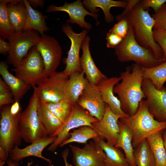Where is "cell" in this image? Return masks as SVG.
<instances>
[{
    "mask_svg": "<svg viewBox=\"0 0 166 166\" xmlns=\"http://www.w3.org/2000/svg\"><path fill=\"white\" fill-rule=\"evenodd\" d=\"M26 6L27 17L26 23L23 31L34 30L38 32L41 35L48 31L45 20L48 18L46 15H43L40 11L34 9L28 0H23Z\"/></svg>",
    "mask_w": 166,
    "mask_h": 166,
    "instance_id": "d4e9b609",
    "label": "cell"
},
{
    "mask_svg": "<svg viewBox=\"0 0 166 166\" xmlns=\"http://www.w3.org/2000/svg\"><path fill=\"white\" fill-rule=\"evenodd\" d=\"M40 53L45 66V77L56 72L61 58L62 48L53 37L44 34L35 46Z\"/></svg>",
    "mask_w": 166,
    "mask_h": 166,
    "instance_id": "8fae6325",
    "label": "cell"
},
{
    "mask_svg": "<svg viewBox=\"0 0 166 166\" xmlns=\"http://www.w3.org/2000/svg\"><path fill=\"white\" fill-rule=\"evenodd\" d=\"M154 21V29L166 30V3L164 4L156 12L152 15Z\"/></svg>",
    "mask_w": 166,
    "mask_h": 166,
    "instance_id": "d590c367",
    "label": "cell"
},
{
    "mask_svg": "<svg viewBox=\"0 0 166 166\" xmlns=\"http://www.w3.org/2000/svg\"><path fill=\"white\" fill-rule=\"evenodd\" d=\"M142 88L146 96L148 110L160 122L166 121V89H156L150 80L143 79Z\"/></svg>",
    "mask_w": 166,
    "mask_h": 166,
    "instance_id": "5bb4252c",
    "label": "cell"
},
{
    "mask_svg": "<svg viewBox=\"0 0 166 166\" xmlns=\"http://www.w3.org/2000/svg\"><path fill=\"white\" fill-rule=\"evenodd\" d=\"M99 121L77 103L74 105L71 114L64 123L56 139L48 147L47 150L54 153L58 146L70 137L69 133L70 130L84 126L92 127V123Z\"/></svg>",
    "mask_w": 166,
    "mask_h": 166,
    "instance_id": "30bf717a",
    "label": "cell"
},
{
    "mask_svg": "<svg viewBox=\"0 0 166 166\" xmlns=\"http://www.w3.org/2000/svg\"><path fill=\"white\" fill-rule=\"evenodd\" d=\"M45 103L48 109L64 123L70 116L75 105L67 98L56 103Z\"/></svg>",
    "mask_w": 166,
    "mask_h": 166,
    "instance_id": "d6a6232c",
    "label": "cell"
},
{
    "mask_svg": "<svg viewBox=\"0 0 166 166\" xmlns=\"http://www.w3.org/2000/svg\"><path fill=\"white\" fill-rule=\"evenodd\" d=\"M133 156L136 166H156L154 156L146 139L134 149Z\"/></svg>",
    "mask_w": 166,
    "mask_h": 166,
    "instance_id": "f546056e",
    "label": "cell"
},
{
    "mask_svg": "<svg viewBox=\"0 0 166 166\" xmlns=\"http://www.w3.org/2000/svg\"><path fill=\"white\" fill-rule=\"evenodd\" d=\"M10 49V44L6 42L2 37H0V53L5 54L8 53Z\"/></svg>",
    "mask_w": 166,
    "mask_h": 166,
    "instance_id": "b9f144b4",
    "label": "cell"
},
{
    "mask_svg": "<svg viewBox=\"0 0 166 166\" xmlns=\"http://www.w3.org/2000/svg\"><path fill=\"white\" fill-rule=\"evenodd\" d=\"M69 150L68 149H65L62 153L61 156L64 160L65 166H70V164L67 161V157L69 154Z\"/></svg>",
    "mask_w": 166,
    "mask_h": 166,
    "instance_id": "f6af8a7d",
    "label": "cell"
},
{
    "mask_svg": "<svg viewBox=\"0 0 166 166\" xmlns=\"http://www.w3.org/2000/svg\"><path fill=\"white\" fill-rule=\"evenodd\" d=\"M119 120L131 130L133 148L152 134L166 129V121L160 122L156 120L150 113L147 102L144 99L140 102L138 109L134 115L121 118Z\"/></svg>",
    "mask_w": 166,
    "mask_h": 166,
    "instance_id": "3957f363",
    "label": "cell"
},
{
    "mask_svg": "<svg viewBox=\"0 0 166 166\" xmlns=\"http://www.w3.org/2000/svg\"><path fill=\"white\" fill-rule=\"evenodd\" d=\"M85 7L93 14H96L99 11L97 8H100L102 10L105 19L109 23L114 21V18L110 12L112 7L125 8L128 5V2L125 1H115L112 0H85L82 1Z\"/></svg>",
    "mask_w": 166,
    "mask_h": 166,
    "instance_id": "cb8c5ba5",
    "label": "cell"
},
{
    "mask_svg": "<svg viewBox=\"0 0 166 166\" xmlns=\"http://www.w3.org/2000/svg\"><path fill=\"white\" fill-rule=\"evenodd\" d=\"M77 103L87 110L92 117L99 121L102 119L105 110V104L97 86L92 84L88 80Z\"/></svg>",
    "mask_w": 166,
    "mask_h": 166,
    "instance_id": "9a60e30c",
    "label": "cell"
},
{
    "mask_svg": "<svg viewBox=\"0 0 166 166\" xmlns=\"http://www.w3.org/2000/svg\"><path fill=\"white\" fill-rule=\"evenodd\" d=\"M84 73L74 72L69 76L65 88L66 97L73 104H77L78 99L84 90L87 81Z\"/></svg>",
    "mask_w": 166,
    "mask_h": 166,
    "instance_id": "484cf974",
    "label": "cell"
},
{
    "mask_svg": "<svg viewBox=\"0 0 166 166\" xmlns=\"http://www.w3.org/2000/svg\"><path fill=\"white\" fill-rule=\"evenodd\" d=\"M57 137H46L38 139L23 148H20L18 146H15L10 152V159L18 162L25 158L34 156L46 161L52 165L51 160L44 157L42 152L45 148L54 141Z\"/></svg>",
    "mask_w": 166,
    "mask_h": 166,
    "instance_id": "ac0fdd59",
    "label": "cell"
},
{
    "mask_svg": "<svg viewBox=\"0 0 166 166\" xmlns=\"http://www.w3.org/2000/svg\"><path fill=\"white\" fill-rule=\"evenodd\" d=\"M69 76L63 71L55 72L45 78L34 88L39 99L46 103H56L66 98L65 88Z\"/></svg>",
    "mask_w": 166,
    "mask_h": 166,
    "instance_id": "ba28073f",
    "label": "cell"
},
{
    "mask_svg": "<svg viewBox=\"0 0 166 166\" xmlns=\"http://www.w3.org/2000/svg\"><path fill=\"white\" fill-rule=\"evenodd\" d=\"M120 132L115 147L121 148L130 166H136L134 161L132 142L133 135L131 130L119 120Z\"/></svg>",
    "mask_w": 166,
    "mask_h": 166,
    "instance_id": "4316f807",
    "label": "cell"
},
{
    "mask_svg": "<svg viewBox=\"0 0 166 166\" xmlns=\"http://www.w3.org/2000/svg\"><path fill=\"white\" fill-rule=\"evenodd\" d=\"M28 1L30 5L34 7H42L44 4V1L43 0H29Z\"/></svg>",
    "mask_w": 166,
    "mask_h": 166,
    "instance_id": "ee69618b",
    "label": "cell"
},
{
    "mask_svg": "<svg viewBox=\"0 0 166 166\" xmlns=\"http://www.w3.org/2000/svg\"><path fill=\"white\" fill-rule=\"evenodd\" d=\"M126 17L133 27L138 43L152 51L157 59L165 61L161 49L154 39L153 30L155 21L148 11L141 7L140 2L134 6Z\"/></svg>",
    "mask_w": 166,
    "mask_h": 166,
    "instance_id": "7a4b0ae2",
    "label": "cell"
},
{
    "mask_svg": "<svg viewBox=\"0 0 166 166\" xmlns=\"http://www.w3.org/2000/svg\"><path fill=\"white\" fill-rule=\"evenodd\" d=\"M39 99L35 92L24 110L21 113L19 121L20 132L22 139L31 144L38 139L47 137L46 130L38 113Z\"/></svg>",
    "mask_w": 166,
    "mask_h": 166,
    "instance_id": "5b68a950",
    "label": "cell"
},
{
    "mask_svg": "<svg viewBox=\"0 0 166 166\" xmlns=\"http://www.w3.org/2000/svg\"><path fill=\"white\" fill-rule=\"evenodd\" d=\"M7 162L8 166H18L19 164V163L18 162L13 161L10 159H9ZM32 163V162H28L27 166H30Z\"/></svg>",
    "mask_w": 166,
    "mask_h": 166,
    "instance_id": "bcb514c9",
    "label": "cell"
},
{
    "mask_svg": "<svg viewBox=\"0 0 166 166\" xmlns=\"http://www.w3.org/2000/svg\"><path fill=\"white\" fill-rule=\"evenodd\" d=\"M8 157L5 152L0 148V166H3L6 161H7Z\"/></svg>",
    "mask_w": 166,
    "mask_h": 166,
    "instance_id": "7bdbcfd3",
    "label": "cell"
},
{
    "mask_svg": "<svg viewBox=\"0 0 166 166\" xmlns=\"http://www.w3.org/2000/svg\"><path fill=\"white\" fill-rule=\"evenodd\" d=\"M153 36L155 41L159 45L166 61V30L161 29L153 30Z\"/></svg>",
    "mask_w": 166,
    "mask_h": 166,
    "instance_id": "8d00e7d4",
    "label": "cell"
},
{
    "mask_svg": "<svg viewBox=\"0 0 166 166\" xmlns=\"http://www.w3.org/2000/svg\"><path fill=\"white\" fill-rule=\"evenodd\" d=\"M13 97L11 90L0 92V107L13 104L14 101Z\"/></svg>",
    "mask_w": 166,
    "mask_h": 166,
    "instance_id": "ab89813d",
    "label": "cell"
},
{
    "mask_svg": "<svg viewBox=\"0 0 166 166\" xmlns=\"http://www.w3.org/2000/svg\"><path fill=\"white\" fill-rule=\"evenodd\" d=\"M105 110L100 121L92 124V127L97 131L101 138L107 140L111 145H116L120 132L118 121L122 117L114 113L105 103Z\"/></svg>",
    "mask_w": 166,
    "mask_h": 166,
    "instance_id": "2e32d148",
    "label": "cell"
},
{
    "mask_svg": "<svg viewBox=\"0 0 166 166\" xmlns=\"http://www.w3.org/2000/svg\"><path fill=\"white\" fill-rule=\"evenodd\" d=\"M165 87V88H166V87Z\"/></svg>",
    "mask_w": 166,
    "mask_h": 166,
    "instance_id": "c3c4849f",
    "label": "cell"
},
{
    "mask_svg": "<svg viewBox=\"0 0 166 166\" xmlns=\"http://www.w3.org/2000/svg\"><path fill=\"white\" fill-rule=\"evenodd\" d=\"M39 118L50 137L57 136L64 123L47 108L45 103L39 99L38 106Z\"/></svg>",
    "mask_w": 166,
    "mask_h": 166,
    "instance_id": "7402d4cb",
    "label": "cell"
},
{
    "mask_svg": "<svg viewBox=\"0 0 166 166\" xmlns=\"http://www.w3.org/2000/svg\"><path fill=\"white\" fill-rule=\"evenodd\" d=\"M164 131L163 136V138L164 140V146L166 152V129L164 130Z\"/></svg>",
    "mask_w": 166,
    "mask_h": 166,
    "instance_id": "7dc6e473",
    "label": "cell"
},
{
    "mask_svg": "<svg viewBox=\"0 0 166 166\" xmlns=\"http://www.w3.org/2000/svg\"><path fill=\"white\" fill-rule=\"evenodd\" d=\"M130 24L127 17L118 21L109 30L108 32L115 34L124 38L127 34Z\"/></svg>",
    "mask_w": 166,
    "mask_h": 166,
    "instance_id": "e575fe53",
    "label": "cell"
},
{
    "mask_svg": "<svg viewBox=\"0 0 166 166\" xmlns=\"http://www.w3.org/2000/svg\"><path fill=\"white\" fill-rule=\"evenodd\" d=\"M69 134L70 136V137L64 141L59 147H62L73 142L86 144L89 140L99 136L94 128L89 126L80 127L78 129H74Z\"/></svg>",
    "mask_w": 166,
    "mask_h": 166,
    "instance_id": "1f68e13d",
    "label": "cell"
},
{
    "mask_svg": "<svg viewBox=\"0 0 166 166\" xmlns=\"http://www.w3.org/2000/svg\"><path fill=\"white\" fill-rule=\"evenodd\" d=\"M69 147L74 166H105V153L93 140L82 148L71 144Z\"/></svg>",
    "mask_w": 166,
    "mask_h": 166,
    "instance_id": "7c38bea8",
    "label": "cell"
},
{
    "mask_svg": "<svg viewBox=\"0 0 166 166\" xmlns=\"http://www.w3.org/2000/svg\"><path fill=\"white\" fill-rule=\"evenodd\" d=\"M12 70L15 76L34 88L45 78V66L39 52L34 46Z\"/></svg>",
    "mask_w": 166,
    "mask_h": 166,
    "instance_id": "52a82bcc",
    "label": "cell"
},
{
    "mask_svg": "<svg viewBox=\"0 0 166 166\" xmlns=\"http://www.w3.org/2000/svg\"><path fill=\"white\" fill-rule=\"evenodd\" d=\"M120 75L121 81L114 86L113 92L118 95L123 112L132 116L136 113L140 102L146 98L142 88L144 78L141 66L133 64Z\"/></svg>",
    "mask_w": 166,
    "mask_h": 166,
    "instance_id": "6da1fadb",
    "label": "cell"
},
{
    "mask_svg": "<svg viewBox=\"0 0 166 166\" xmlns=\"http://www.w3.org/2000/svg\"><path fill=\"white\" fill-rule=\"evenodd\" d=\"M127 1L128 2V5L125 8V10L121 14L116 17V19L118 21L122 18L126 17L134 6L140 2V0H127Z\"/></svg>",
    "mask_w": 166,
    "mask_h": 166,
    "instance_id": "60d3db41",
    "label": "cell"
},
{
    "mask_svg": "<svg viewBox=\"0 0 166 166\" xmlns=\"http://www.w3.org/2000/svg\"><path fill=\"white\" fill-rule=\"evenodd\" d=\"M7 0L0 1V35L8 40L15 33L10 23L7 14Z\"/></svg>",
    "mask_w": 166,
    "mask_h": 166,
    "instance_id": "836d02e7",
    "label": "cell"
},
{
    "mask_svg": "<svg viewBox=\"0 0 166 166\" xmlns=\"http://www.w3.org/2000/svg\"><path fill=\"white\" fill-rule=\"evenodd\" d=\"M141 69L144 78L150 80L156 89L161 90L166 82V61L153 67L141 66Z\"/></svg>",
    "mask_w": 166,
    "mask_h": 166,
    "instance_id": "4dcf8cb0",
    "label": "cell"
},
{
    "mask_svg": "<svg viewBox=\"0 0 166 166\" xmlns=\"http://www.w3.org/2000/svg\"><path fill=\"white\" fill-rule=\"evenodd\" d=\"M121 80L120 77H107L101 80L96 85L101 93L103 101L108 105L112 112L122 117H128L129 116L122 110L120 101L115 96L113 92L114 86Z\"/></svg>",
    "mask_w": 166,
    "mask_h": 166,
    "instance_id": "d6986e66",
    "label": "cell"
},
{
    "mask_svg": "<svg viewBox=\"0 0 166 166\" xmlns=\"http://www.w3.org/2000/svg\"><path fill=\"white\" fill-rule=\"evenodd\" d=\"M165 3L166 0H144L140 2L141 6L144 10L151 7L155 11V13Z\"/></svg>",
    "mask_w": 166,
    "mask_h": 166,
    "instance_id": "74e56055",
    "label": "cell"
},
{
    "mask_svg": "<svg viewBox=\"0 0 166 166\" xmlns=\"http://www.w3.org/2000/svg\"><path fill=\"white\" fill-rule=\"evenodd\" d=\"M92 140L105 152V166H130L124 153L119 148L108 144L99 136Z\"/></svg>",
    "mask_w": 166,
    "mask_h": 166,
    "instance_id": "603a6c76",
    "label": "cell"
},
{
    "mask_svg": "<svg viewBox=\"0 0 166 166\" xmlns=\"http://www.w3.org/2000/svg\"><path fill=\"white\" fill-rule=\"evenodd\" d=\"M7 14L10 24L15 32L23 31L27 17L26 7L23 0L17 4H8Z\"/></svg>",
    "mask_w": 166,
    "mask_h": 166,
    "instance_id": "83f0119b",
    "label": "cell"
},
{
    "mask_svg": "<svg viewBox=\"0 0 166 166\" xmlns=\"http://www.w3.org/2000/svg\"><path fill=\"white\" fill-rule=\"evenodd\" d=\"M106 39L107 47L115 49L122 42L124 38L108 32L106 34Z\"/></svg>",
    "mask_w": 166,
    "mask_h": 166,
    "instance_id": "f35d334b",
    "label": "cell"
},
{
    "mask_svg": "<svg viewBox=\"0 0 166 166\" xmlns=\"http://www.w3.org/2000/svg\"><path fill=\"white\" fill-rule=\"evenodd\" d=\"M115 51L120 61L124 62L133 61L136 64L145 68L153 67L165 61L157 59L152 51L138 43L135 36L133 27L131 24L127 34L115 49Z\"/></svg>",
    "mask_w": 166,
    "mask_h": 166,
    "instance_id": "277c9868",
    "label": "cell"
},
{
    "mask_svg": "<svg viewBox=\"0 0 166 166\" xmlns=\"http://www.w3.org/2000/svg\"><path fill=\"white\" fill-rule=\"evenodd\" d=\"M10 106L7 105L0 107V148L8 157L15 146L19 147L21 144L22 139L19 126L21 113H12Z\"/></svg>",
    "mask_w": 166,
    "mask_h": 166,
    "instance_id": "8992f818",
    "label": "cell"
},
{
    "mask_svg": "<svg viewBox=\"0 0 166 166\" xmlns=\"http://www.w3.org/2000/svg\"><path fill=\"white\" fill-rule=\"evenodd\" d=\"M161 132L154 133L146 139L154 156L156 166H166V152Z\"/></svg>",
    "mask_w": 166,
    "mask_h": 166,
    "instance_id": "f1b7e54d",
    "label": "cell"
},
{
    "mask_svg": "<svg viewBox=\"0 0 166 166\" xmlns=\"http://www.w3.org/2000/svg\"><path fill=\"white\" fill-rule=\"evenodd\" d=\"M8 66L5 61L0 63V74L2 78L10 89L13 95L14 101L22 99L30 89L31 86L23 81L10 73L8 70Z\"/></svg>",
    "mask_w": 166,
    "mask_h": 166,
    "instance_id": "44dd1931",
    "label": "cell"
},
{
    "mask_svg": "<svg viewBox=\"0 0 166 166\" xmlns=\"http://www.w3.org/2000/svg\"><path fill=\"white\" fill-rule=\"evenodd\" d=\"M90 40V37L87 35L82 43L81 49L82 53L80 63L87 80L92 84L96 85L101 80L107 77L97 67L92 57L89 49Z\"/></svg>",
    "mask_w": 166,
    "mask_h": 166,
    "instance_id": "ffe728a7",
    "label": "cell"
},
{
    "mask_svg": "<svg viewBox=\"0 0 166 166\" xmlns=\"http://www.w3.org/2000/svg\"><path fill=\"white\" fill-rule=\"evenodd\" d=\"M61 30L71 42L67 57L65 61L66 66L63 71L68 76L74 72H82L83 71L80 65L79 53L82 43L88 34V30H84L80 33H75L68 23L63 25Z\"/></svg>",
    "mask_w": 166,
    "mask_h": 166,
    "instance_id": "4fadbf2b",
    "label": "cell"
},
{
    "mask_svg": "<svg viewBox=\"0 0 166 166\" xmlns=\"http://www.w3.org/2000/svg\"><path fill=\"white\" fill-rule=\"evenodd\" d=\"M56 11L67 13L69 17L66 21L67 23L77 24L88 31L91 29L92 26L90 23L85 20V18L86 15H89L94 18L96 20L97 24H99L97 21L99 15L88 11L80 0H77L71 3L66 2L63 5L59 6L51 5L48 7L46 11V12Z\"/></svg>",
    "mask_w": 166,
    "mask_h": 166,
    "instance_id": "e0dca14e",
    "label": "cell"
},
{
    "mask_svg": "<svg viewBox=\"0 0 166 166\" xmlns=\"http://www.w3.org/2000/svg\"><path fill=\"white\" fill-rule=\"evenodd\" d=\"M41 36L34 30H26L15 32L9 39L10 49L8 60L16 67L27 55L29 50L39 42Z\"/></svg>",
    "mask_w": 166,
    "mask_h": 166,
    "instance_id": "9c48e42d",
    "label": "cell"
}]
</instances>
